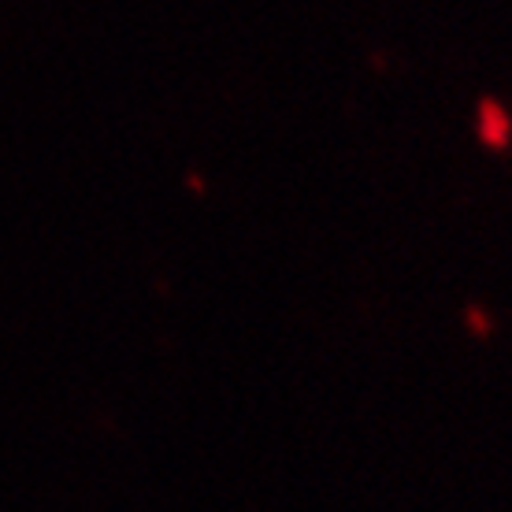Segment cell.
Masks as SVG:
<instances>
[{"instance_id": "obj_1", "label": "cell", "mask_w": 512, "mask_h": 512, "mask_svg": "<svg viewBox=\"0 0 512 512\" xmlns=\"http://www.w3.org/2000/svg\"><path fill=\"white\" fill-rule=\"evenodd\" d=\"M479 134H483L490 145H501V141L509 138V116H505L494 101L479 104Z\"/></svg>"}]
</instances>
